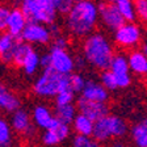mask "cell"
I'll return each instance as SVG.
<instances>
[{
    "label": "cell",
    "mask_w": 147,
    "mask_h": 147,
    "mask_svg": "<svg viewBox=\"0 0 147 147\" xmlns=\"http://www.w3.org/2000/svg\"><path fill=\"white\" fill-rule=\"evenodd\" d=\"M98 22L97 3L93 0H75L66 15V26L71 36L86 38L93 33Z\"/></svg>",
    "instance_id": "cell-1"
},
{
    "label": "cell",
    "mask_w": 147,
    "mask_h": 147,
    "mask_svg": "<svg viewBox=\"0 0 147 147\" xmlns=\"http://www.w3.org/2000/svg\"><path fill=\"white\" fill-rule=\"evenodd\" d=\"M82 51L83 58L95 70L101 72L109 70L110 61L114 55V49L110 40L104 33L93 32L87 36L83 41Z\"/></svg>",
    "instance_id": "cell-2"
},
{
    "label": "cell",
    "mask_w": 147,
    "mask_h": 147,
    "mask_svg": "<svg viewBox=\"0 0 147 147\" xmlns=\"http://www.w3.org/2000/svg\"><path fill=\"white\" fill-rule=\"evenodd\" d=\"M20 11L28 22H38L46 26L54 24L58 15L53 0H21Z\"/></svg>",
    "instance_id": "cell-3"
},
{
    "label": "cell",
    "mask_w": 147,
    "mask_h": 147,
    "mask_svg": "<svg viewBox=\"0 0 147 147\" xmlns=\"http://www.w3.org/2000/svg\"><path fill=\"white\" fill-rule=\"evenodd\" d=\"M61 75L51 68H45L33 84L34 95L42 98H54L59 92Z\"/></svg>",
    "instance_id": "cell-4"
},
{
    "label": "cell",
    "mask_w": 147,
    "mask_h": 147,
    "mask_svg": "<svg viewBox=\"0 0 147 147\" xmlns=\"http://www.w3.org/2000/svg\"><path fill=\"white\" fill-rule=\"evenodd\" d=\"M114 42L122 49H133L142 41V29L135 22H123L114 30Z\"/></svg>",
    "instance_id": "cell-5"
},
{
    "label": "cell",
    "mask_w": 147,
    "mask_h": 147,
    "mask_svg": "<svg viewBox=\"0 0 147 147\" xmlns=\"http://www.w3.org/2000/svg\"><path fill=\"white\" fill-rule=\"evenodd\" d=\"M49 54L50 67L59 75H70L75 70V62L74 57L68 53L67 49H58L51 46Z\"/></svg>",
    "instance_id": "cell-6"
},
{
    "label": "cell",
    "mask_w": 147,
    "mask_h": 147,
    "mask_svg": "<svg viewBox=\"0 0 147 147\" xmlns=\"http://www.w3.org/2000/svg\"><path fill=\"white\" fill-rule=\"evenodd\" d=\"M20 40L29 45L32 43L46 45L51 41V34H50L49 26L46 25L38 24V22H28L22 30Z\"/></svg>",
    "instance_id": "cell-7"
},
{
    "label": "cell",
    "mask_w": 147,
    "mask_h": 147,
    "mask_svg": "<svg viewBox=\"0 0 147 147\" xmlns=\"http://www.w3.org/2000/svg\"><path fill=\"white\" fill-rule=\"evenodd\" d=\"M97 11H98V20L102 22L107 29L114 32L117 30L121 25L123 24V18L117 11L116 5L113 3L108 1H100L97 3Z\"/></svg>",
    "instance_id": "cell-8"
},
{
    "label": "cell",
    "mask_w": 147,
    "mask_h": 147,
    "mask_svg": "<svg viewBox=\"0 0 147 147\" xmlns=\"http://www.w3.org/2000/svg\"><path fill=\"white\" fill-rule=\"evenodd\" d=\"M76 109L79 110V113L86 116L91 121L96 122L97 119L102 118V117L109 114V108L104 102H95V101H88L80 97L78 100Z\"/></svg>",
    "instance_id": "cell-9"
},
{
    "label": "cell",
    "mask_w": 147,
    "mask_h": 147,
    "mask_svg": "<svg viewBox=\"0 0 147 147\" xmlns=\"http://www.w3.org/2000/svg\"><path fill=\"white\" fill-rule=\"evenodd\" d=\"M82 98L95 102H104L107 104L109 101V92L100 84V82L95 79H87L86 86L82 91Z\"/></svg>",
    "instance_id": "cell-10"
},
{
    "label": "cell",
    "mask_w": 147,
    "mask_h": 147,
    "mask_svg": "<svg viewBox=\"0 0 147 147\" xmlns=\"http://www.w3.org/2000/svg\"><path fill=\"white\" fill-rule=\"evenodd\" d=\"M11 125H12L13 130L17 131L18 134L32 135L33 133H36V129L32 125L30 116L25 109H17L16 112H13Z\"/></svg>",
    "instance_id": "cell-11"
},
{
    "label": "cell",
    "mask_w": 147,
    "mask_h": 147,
    "mask_svg": "<svg viewBox=\"0 0 147 147\" xmlns=\"http://www.w3.org/2000/svg\"><path fill=\"white\" fill-rule=\"evenodd\" d=\"M26 24V18L20 11V8H13L12 11H9L8 21H7V30H8L7 33L11 34L15 40H20L21 33Z\"/></svg>",
    "instance_id": "cell-12"
},
{
    "label": "cell",
    "mask_w": 147,
    "mask_h": 147,
    "mask_svg": "<svg viewBox=\"0 0 147 147\" xmlns=\"http://www.w3.org/2000/svg\"><path fill=\"white\" fill-rule=\"evenodd\" d=\"M129 70L135 75H147V57L141 50H133L127 55Z\"/></svg>",
    "instance_id": "cell-13"
},
{
    "label": "cell",
    "mask_w": 147,
    "mask_h": 147,
    "mask_svg": "<svg viewBox=\"0 0 147 147\" xmlns=\"http://www.w3.org/2000/svg\"><path fill=\"white\" fill-rule=\"evenodd\" d=\"M108 129H109L110 137L112 138H123L129 131L127 122L122 117L116 116V114H108Z\"/></svg>",
    "instance_id": "cell-14"
},
{
    "label": "cell",
    "mask_w": 147,
    "mask_h": 147,
    "mask_svg": "<svg viewBox=\"0 0 147 147\" xmlns=\"http://www.w3.org/2000/svg\"><path fill=\"white\" fill-rule=\"evenodd\" d=\"M54 116L53 112L46 107V105H37L33 109V121L40 129L47 130L49 126L51 125Z\"/></svg>",
    "instance_id": "cell-15"
},
{
    "label": "cell",
    "mask_w": 147,
    "mask_h": 147,
    "mask_svg": "<svg viewBox=\"0 0 147 147\" xmlns=\"http://www.w3.org/2000/svg\"><path fill=\"white\" fill-rule=\"evenodd\" d=\"M130 135L135 147H147V118H142L133 125Z\"/></svg>",
    "instance_id": "cell-16"
},
{
    "label": "cell",
    "mask_w": 147,
    "mask_h": 147,
    "mask_svg": "<svg viewBox=\"0 0 147 147\" xmlns=\"http://www.w3.org/2000/svg\"><path fill=\"white\" fill-rule=\"evenodd\" d=\"M16 40L11 34L7 32L0 33V61L4 63H11V53H12V47L15 45Z\"/></svg>",
    "instance_id": "cell-17"
},
{
    "label": "cell",
    "mask_w": 147,
    "mask_h": 147,
    "mask_svg": "<svg viewBox=\"0 0 147 147\" xmlns=\"http://www.w3.org/2000/svg\"><path fill=\"white\" fill-rule=\"evenodd\" d=\"M71 125H72V129L76 131L78 135H84V137H91L92 135L93 121H91L83 114H76Z\"/></svg>",
    "instance_id": "cell-18"
},
{
    "label": "cell",
    "mask_w": 147,
    "mask_h": 147,
    "mask_svg": "<svg viewBox=\"0 0 147 147\" xmlns=\"http://www.w3.org/2000/svg\"><path fill=\"white\" fill-rule=\"evenodd\" d=\"M114 5H116L117 11L119 12V15L122 16L125 22H134L137 20L133 0H117Z\"/></svg>",
    "instance_id": "cell-19"
},
{
    "label": "cell",
    "mask_w": 147,
    "mask_h": 147,
    "mask_svg": "<svg viewBox=\"0 0 147 147\" xmlns=\"http://www.w3.org/2000/svg\"><path fill=\"white\" fill-rule=\"evenodd\" d=\"M109 71L113 72L114 75H126V74H130L129 64H127V57L121 54V53L114 54L109 64Z\"/></svg>",
    "instance_id": "cell-20"
},
{
    "label": "cell",
    "mask_w": 147,
    "mask_h": 147,
    "mask_svg": "<svg viewBox=\"0 0 147 147\" xmlns=\"http://www.w3.org/2000/svg\"><path fill=\"white\" fill-rule=\"evenodd\" d=\"M76 107L74 104H67V105H61V107H55V118L59 119L61 122L71 125L76 116Z\"/></svg>",
    "instance_id": "cell-21"
},
{
    "label": "cell",
    "mask_w": 147,
    "mask_h": 147,
    "mask_svg": "<svg viewBox=\"0 0 147 147\" xmlns=\"http://www.w3.org/2000/svg\"><path fill=\"white\" fill-rule=\"evenodd\" d=\"M20 98L8 91L0 92V109L7 110V112H16L20 109Z\"/></svg>",
    "instance_id": "cell-22"
},
{
    "label": "cell",
    "mask_w": 147,
    "mask_h": 147,
    "mask_svg": "<svg viewBox=\"0 0 147 147\" xmlns=\"http://www.w3.org/2000/svg\"><path fill=\"white\" fill-rule=\"evenodd\" d=\"M21 68L25 71L26 75H34L37 72V70L40 68V55L34 49H32L26 54V57L22 61Z\"/></svg>",
    "instance_id": "cell-23"
},
{
    "label": "cell",
    "mask_w": 147,
    "mask_h": 147,
    "mask_svg": "<svg viewBox=\"0 0 147 147\" xmlns=\"http://www.w3.org/2000/svg\"><path fill=\"white\" fill-rule=\"evenodd\" d=\"M47 130H51L53 133H54L57 137H58V139L61 142L66 141L68 137L71 135V126L67 125V123H63L61 122L59 119H57L54 117V119H53L51 125L49 126V129Z\"/></svg>",
    "instance_id": "cell-24"
},
{
    "label": "cell",
    "mask_w": 147,
    "mask_h": 147,
    "mask_svg": "<svg viewBox=\"0 0 147 147\" xmlns=\"http://www.w3.org/2000/svg\"><path fill=\"white\" fill-rule=\"evenodd\" d=\"M12 143V130L5 119L0 118V147H9Z\"/></svg>",
    "instance_id": "cell-25"
},
{
    "label": "cell",
    "mask_w": 147,
    "mask_h": 147,
    "mask_svg": "<svg viewBox=\"0 0 147 147\" xmlns=\"http://www.w3.org/2000/svg\"><path fill=\"white\" fill-rule=\"evenodd\" d=\"M100 84L104 87L108 92L118 89V87H117L116 76H114V74L110 72L109 70L102 71V72H101V75H100Z\"/></svg>",
    "instance_id": "cell-26"
},
{
    "label": "cell",
    "mask_w": 147,
    "mask_h": 147,
    "mask_svg": "<svg viewBox=\"0 0 147 147\" xmlns=\"http://www.w3.org/2000/svg\"><path fill=\"white\" fill-rule=\"evenodd\" d=\"M86 78L83 76L82 74L79 72H72L70 74V86H71V91L74 93H82L83 88L86 86Z\"/></svg>",
    "instance_id": "cell-27"
},
{
    "label": "cell",
    "mask_w": 147,
    "mask_h": 147,
    "mask_svg": "<svg viewBox=\"0 0 147 147\" xmlns=\"http://www.w3.org/2000/svg\"><path fill=\"white\" fill-rule=\"evenodd\" d=\"M71 147H100V143H97L92 137L75 135L72 138Z\"/></svg>",
    "instance_id": "cell-28"
},
{
    "label": "cell",
    "mask_w": 147,
    "mask_h": 147,
    "mask_svg": "<svg viewBox=\"0 0 147 147\" xmlns=\"http://www.w3.org/2000/svg\"><path fill=\"white\" fill-rule=\"evenodd\" d=\"M137 17L143 22H147V0H133Z\"/></svg>",
    "instance_id": "cell-29"
},
{
    "label": "cell",
    "mask_w": 147,
    "mask_h": 147,
    "mask_svg": "<svg viewBox=\"0 0 147 147\" xmlns=\"http://www.w3.org/2000/svg\"><path fill=\"white\" fill-rule=\"evenodd\" d=\"M53 3H54L57 13L67 15V12L71 9V7L74 5V3H75V0H53Z\"/></svg>",
    "instance_id": "cell-30"
},
{
    "label": "cell",
    "mask_w": 147,
    "mask_h": 147,
    "mask_svg": "<svg viewBox=\"0 0 147 147\" xmlns=\"http://www.w3.org/2000/svg\"><path fill=\"white\" fill-rule=\"evenodd\" d=\"M41 141H42V143L47 147H55L57 144L61 143V141L58 139V137H57L51 130H45L43 134H42V137H41Z\"/></svg>",
    "instance_id": "cell-31"
},
{
    "label": "cell",
    "mask_w": 147,
    "mask_h": 147,
    "mask_svg": "<svg viewBox=\"0 0 147 147\" xmlns=\"http://www.w3.org/2000/svg\"><path fill=\"white\" fill-rule=\"evenodd\" d=\"M55 107H61V105L72 104L74 101V93L72 92H59L55 96Z\"/></svg>",
    "instance_id": "cell-32"
},
{
    "label": "cell",
    "mask_w": 147,
    "mask_h": 147,
    "mask_svg": "<svg viewBox=\"0 0 147 147\" xmlns=\"http://www.w3.org/2000/svg\"><path fill=\"white\" fill-rule=\"evenodd\" d=\"M68 38L63 34H59V36L54 37V42H53V46L54 47H58V49H67L68 47Z\"/></svg>",
    "instance_id": "cell-33"
},
{
    "label": "cell",
    "mask_w": 147,
    "mask_h": 147,
    "mask_svg": "<svg viewBox=\"0 0 147 147\" xmlns=\"http://www.w3.org/2000/svg\"><path fill=\"white\" fill-rule=\"evenodd\" d=\"M9 9L5 7H0V32L3 33L7 29V21H8Z\"/></svg>",
    "instance_id": "cell-34"
},
{
    "label": "cell",
    "mask_w": 147,
    "mask_h": 147,
    "mask_svg": "<svg viewBox=\"0 0 147 147\" xmlns=\"http://www.w3.org/2000/svg\"><path fill=\"white\" fill-rule=\"evenodd\" d=\"M74 62H75V68H84V66L87 64L86 59L83 58V55L76 57V59L74 58Z\"/></svg>",
    "instance_id": "cell-35"
},
{
    "label": "cell",
    "mask_w": 147,
    "mask_h": 147,
    "mask_svg": "<svg viewBox=\"0 0 147 147\" xmlns=\"http://www.w3.org/2000/svg\"><path fill=\"white\" fill-rule=\"evenodd\" d=\"M110 147H126L125 144H123V142H121V141H116V142H113V144Z\"/></svg>",
    "instance_id": "cell-36"
},
{
    "label": "cell",
    "mask_w": 147,
    "mask_h": 147,
    "mask_svg": "<svg viewBox=\"0 0 147 147\" xmlns=\"http://www.w3.org/2000/svg\"><path fill=\"white\" fill-rule=\"evenodd\" d=\"M141 51L147 57V42H144L143 45H142V50H141Z\"/></svg>",
    "instance_id": "cell-37"
},
{
    "label": "cell",
    "mask_w": 147,
    "mask_h": 147,
    "mask_svg": "<svg viewBox=\"0 0 147 147\" xmlns=\"http://www.w3.org/2000/svg\"><path fill=\"white\" fill-rule=\"evenodd\" d=\"M4 91H7V88L4 87V84L1 82H0V92H4Z\"/></svg>",
    "instance_id": "cell-38"
},
{
    "label": "cell",
    "mask_w": 147,
    "mask_h": 147,
    "mask_svg": "<svg viewBox=\"0 0 147 147\" xmlns=\"http://www.w3.org/2000/svg\"><path fill=\"white\" fill-rule=\"evenodd\" d=\"M105 1H108V3H116V1H117V0H105Z\"/></svg>",
    "instance_id": "cell-39"
}]
</instances>
